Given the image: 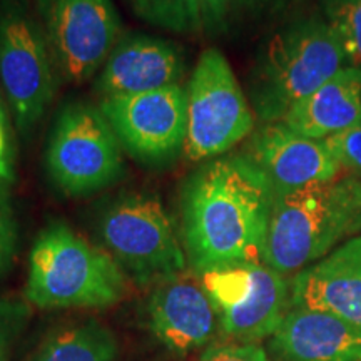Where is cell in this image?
<instances>
[{
	"label": "cell",
	"instance_id": "obj_1",
	"mask_svg": "<svg viewBox=\"0 0 361 361\" xmlns=\"http://www.w3.org/2000/svg\"><path fill=\"white\" fill-rule=\"evenodd\" d=\"M274 189L246 152L209 159L184 179L180 236L196 274L263 263Z\"/></svg>",
	"mask_w": 361,
	"mask_h": 361
},
{
	"label": "cell",
	"instance_id": "obj_2",
	"mask_svg": "<svg viewBox=\"0 0 361 361\" xmlns=\"http://www.w3.org/2000/svg\"><path fill=\"white\" fill-rule=\"evenodd\" d=\"M361 231V179L343 176L274 194L263 264L283 276L323 259Z\"/></svg>",
	"mask_w": 361,
	"mask_h": 361
},
{
	"label": "cell",
	"instance_id": "obj_3",
	"mask_svg": "<svg viewBox=\"0 0 361 361\" xmlns=\"http://www.w3.org/2000/svg\"><path fill=\"white\" fill-rule=\"evenodd\" d=\"M128 276L104 247L51 221L29 256L25 300L39 310H101L124 300Z\"/></svg>",
	"mask_w": 361,
	"mask_h": 361
},
{
	"label": "cell",
	"instance_id": "obj_4",
	"mask_svg": "<svg viewBox=\"0 0 361 361\" xmlns=\"http://www.w3.org/2000/svg\"><path fill=\"white\" fill-rule=\"evenodd\" d=\"M340 40L324 17L283 25L261 47L250 74V104L261 124L281 123L301 99L345 67Z\"/></svg>",
	"mask_w": 361,
	"mask_h": 361
},
{
	"label": "cell",
	"instance_id": "obj_5",
	"mask_svg": "<svg viewBox=\"0 0 361 361\" xmlns=\"http://www.w3.org/2000/svg\"><path fill=\"white\" fill-rule=\"evenodd\" d=\"M97 231L104 250L139 286H157L189 268L173 221L154 194L130 191L107 202Z\"/></svg>",
	"mask_w": 361,
	"mask_h": 361
},
{
	"label": "cell",
	"instance_id": "obj_6",
	"mask_svg": "<svg viewBox=\"0 0 361 361\" xmlns=\"http://www.w3.org/2000/svg\"><path fill=\"white\" fill-rule=\"evenodd\" d=\"M61 84L34 8L27 0H0V89L22 139L32 137Z\"/></svg>",
	"mask_w": 361,
	"mask_h": 361
},
{
	"label": "cell",
	"instance_id": "obj_7",
	"mask_svg": "<svg viewBox=\"0 0 361 361\" xmlns=\"http://www.w3.org/2000/svg\"><path fill=\"white\" fill-rule=\"evenodd\" d=\"M124 151L97 104L71 101L57 111L45 144L51 183L71 197L116 186L126 174Z\"/></svg>",
	"mask_w": 361,
	"mask_h": 361
},
{
	"label": "cell",
	"instance_id": "obj_8",
	"mask_svg": "<svg viewBox=\"0 0 361 361\" xmlns=\"http://www.w3.org/2000/svg\"><path fill=\"white\" fill-rule=\"evenodd\" d=\"M188 87V137L183 156L206 162L228 154L255 130L256 116L231 64L214 47L201 52Z\"/></svg>",
	"mask_w": 361,
	"mask_h": 361
},
{
	"label": "cell",
	"instance_id": "obj_9",
	"mask_svg": "<svg viewBox=\"0 0 361 361\" xmlns=\"http://www.w3.org/2000/svg\"><path fill=\"white\" fill-rule=\"evenodd\" d=\"M61 82L97 78L126 34L112 0H34Z\"/></svg>",
	"mask_w": 361,
	"mask_h": 361
},
{
	"label": "cell",
	"instance_id": "obj_10",
	"mask_svg": "<svg viewBox=\"0 0 361 361\" xmlns=\"http://www.w3.org/2000/svg\"><path fill=\"white\" fill-rule=\"evenodd\" d=\"M97 106L124 154L133 161L161 168L183 156L188 137V87L184 84L104 97Z\"/></svg>",
	"mask_w": 361,
	"mask_h": 361
},
{
	"label": "cell",
	"instance_id": "obj_11",
	"mask_svg": "<svg viewBox=\"0 0 361 361\" xmlns=\"http://www.w3.org/2000/svg\"><path fill=\"white\" fill-rule=\"evenodd\" d=\"M200 276L218 313L219 331L231 343L271 338L291 310L290 283L263 263Z\"/></svg>",
	"mask_w": 361,
	"mask_h": 361
},
{
	"label": "cell",
	"instance_id": "obj_12",
	"mask_svg": "<svg viewBox=\"0 0 361 361\" xmlns=\"http://www.w3.org/2000/svg\"><path fill=\"white\" fill-rule=\"evenodd\" d=\"M137 19L184 37L216 39L283 17L305 0H124Z\"/></svg>",
	"mask_w": 361,
	"mask_h": 361
},
{
	"label": "cell",
	"instance_id": "obj_13",
	"mask_svg": "<svg viewBox=\"0 0 361 361\" xmlns=\"http://www.w3.org/2000/svg\"><path fill=\"white\" fill-rule=\"evenodd\" d=\"M186 57L179 44L141 32H126L99 71V99L141 94L183 84Z\"/></svg>",
	"mask_w": 361,
	"mask_h": 361
},
{
	"label": "cell",
	"instance_id": "obj_14",
	"mask_svg": "<svg viewBox=\"0 0 361 361\" xmlns=\"http://www.w3.org/2000/svg\"><path fill=\"white\" fill-rule=\"evenodd\" d=\"M147 316L156 340L178 356L206 346L219 329L213 301L192 271L157 284L149 296Z\"/></svg>",
	"mask_w": 361,
	"mask_h": 361
},
{
	"label": "cell",
	"instance_id": "obj_15",
	"mask_svg": "<svg viewBox=\"0 0 361 361\" xmlns=\"http://www.w3.org/2000/svg\"><path fill=\"white\" fill-rule=\"evenodd\" d=\"M245 152L263 171L274 194L331 180L341 171L324 141L305 137L283 123L252 130Z\"/></svg>",
	"mask_w": 361,
	"mask_h": 361
},
{
	"label": "cell",
	"instance_id": "obj_16",
	"mask_svg": "<svg viewBox=\"0 0 361 361\" xmlns=\"http://www.w3.org/2000/svg\"><path fill=\"white\" fill-rule=\"evenodd\" d=\"M290 291L291 308L326 311L361 324V236L298 271Z\"/></svg>",
	"mask_w": 361,
	"mask_h": 361
},
{
	"label": "cell",
	"instance_id": "obj_17",
	"mask_svg": "<svg viewBox=\"0 0 361 361\" xmlns=\"http://www.w3.org/2000/svg\"><path fill=\"white\" fill-rule=\"evenodd\" d=\"M269 345L283 361H361V324L326 311L291 308Z\"/></svg>",
	"mask_w": 361,
	"mask_h": 361
},
{
	"label": "cell",
	"instance_id": "obj_18",
	"mask_svg": "<svg viewBox=\"0 0 361 361\" xmlns=\"http://www.w3.org/2000/svg\"><path fill=\"white\" fill-rule=\"evenodd\" d=\"M281 123L318 141L360 124L361 69L343 67L322 87L293 106Z\"/></svg>",
	"mask_w": 361,
	"mask_h": 361
},
{
	"label": "cell",
	"instance_id": "obj_19",
	"mask_svg": "<svg viewBox=\"0 0 361 361\" xmlns=\"http://www.w3.org/2000/svg\"><path fill=\"white\" fill-rule=\"evenodd\" d=\"M117 338L111 328L97 322L72 324L44 341L34 361H116Z\"/></svg>",
	"mask_w": 361,
	"mask_h": 361
},
{
	"label": "cell",
	"instance_id": "obj_20",
	"mask_svg": "<svg viewBox=\"0 0 361 361\" xmlns=\"http://www.w3.org/2000/svg\"><path fill=\"white\" fill-rule=\"evenodd\" d=\"M323 13L348 66L361 69V0H323Z\"/></svg>",
	"mask_w": 361,
	"mask_h": 361
},
{
	"label": "cell",
	"instance_id": "obj_21",
	"mask_svg": "<svg viewBox=\"0 0 361 361\" xmlns=\"http://www.w3.org/2000/svg\"><path fill=\"white\" fill-rule=\"evenodd\" d=\"M19 246V224L11 196V188L0 184V276L12 268Z\"/></svg>",
	"mask_w": 361,
	"mask_h": 361
},
{
	"label": "cell",
	"instance_id": "obj_22",
	"mask_svg": "<svg viewBox=\"0 0 361 361\" xmlns=\"http://www.w3.org/2000/svg\"><path fill=\"white\" fill-rule=\"evenodd\" d=\"M17 130L8 104L0 89V184L17 183Z\"/></svg>",
	"mask_w": 361,
	"mask_h": 361
},
{
	"label": "cell",
	"instance_id": "obj_23",
	"mask_svg": "<svg viewBox=\"0 0 361 361\" xmlns=\"http://www.w3.org/2000/svg\"><path fill=\"white\" fill-rule=\"evenodd\" d=\"M338 164L361 179V123L323 139Z\"/></svg>",
	"mask_w": 361,
	"mask_h": 361
},
{
	"label": "cell",
	"instance_id": "obj_24",
	"mask_svg": "<svg viewBox=\"0 0 361 361\" xmlns=\"http://www.w3.org/2000/svg\"><path fill=\"white\" fill-rule=\"evenodd\" d=\"M29 310L19 300H0V361H7L17 333L24 326Z\"/></svg>",
	"mask_w": 361,
	"mask_h": 361
},
{
	"label": "cell",
	"instance_id": "obj_25",
	"mask_svg": "<svg viewBox=\"0 0 361 361\" xmlns=\"http://www.w3.org/2000/svg\"><path fill=\"white\" fill-rule=\"evenodd\" d=\"M201 361H273L256 343H224L209 346Z\"/></svg>",
	"mask_w": 361,
	"mask_h": 361
}]
</instances>
